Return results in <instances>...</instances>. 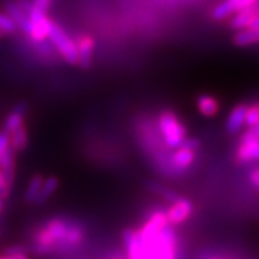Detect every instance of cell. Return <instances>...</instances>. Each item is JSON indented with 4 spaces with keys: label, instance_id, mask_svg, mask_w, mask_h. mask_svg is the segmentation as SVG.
I'll return each instance as SVG.
<instances>
[{
    "label": "cell",
    "instance_id": "obj_1",
    "mask_svg": "<svg viewBox=\"0 0 259 259\" xmlns=\"http://www.w3.org/2000/svg\"><path fill=\"white\" fill-rule=\"evenodd\" d=\"M85 239V230L78 224L65 219H51L36 232L33 237V250L38 255H48L53 251L72 250Z\"/></svg>",
    "mask_w": 259,
    "mask_h": 259
},
{
    "label": "cell",
    "instance_id": "obj_2",
    "mask_svg": "<svg viewBox=\"0 0 259 259\" xmlns=\"http://www.w3.org/2000/svg\"><path fill=\"white\" fill-rule=\"evenodd\" d=\"M159 130L168 148L176 150L187 139V128L176 114L164 110L159 115Z\"/></svg>",
    "mask_w": 259,
    "mask_h": 259
},
{
    "label": "cell",
    "instance_id": "obj_3",
    "mask_svg": "<svg viewBox=\"0 0 259 259\" xmlns=\"http://www.w3.org/2000/svg\"><path fill=\"white\" fill-rule=\"evenodd\" d=\"M48 38L55 45L65 62H68L72 66H78V52H77L75 41L69 37L68 33L55 21L52 23Z\"/></svg>",
    "mask_w": 259,
    "mask_h": 259
},
{
    "label": "cell",
    "instance_id": "obj_4",
    "mask_svg": "<svg viewBox=\"0 0 259 259\" xmlns=\"http://www.w3.org/2000/svg\"><path fill=\"white\" fill-rule=\"evenodd\" d=\"M28 16L32 21V33L31 38L36 42H40V41H44L45 38L49 36V32H51V27L53 21L47 16V12H42V11L37 10L32 4V8L28 12Z\"/></svg>",
    "mask_w": 259,
    "mask_h": 259
},
{
    "label": "cell",
    "instance_id": "obj_5",
    "mask_svg": "<svg viewBox=\"0 0 259 259\" xmlns=\"http://www.w3.org/2000/svg\"><path fill=\"white\" fill-rule=\"evenodd\" d=\"M192 213H193V204L191 200L180 197L170 205L169 209L165 211V215L169 225H180L191 217Z\"/></svg>",
    "mask_w": 259,
    "mask_h": 259
},
{
    "label": "cell",
    "instance_id": "obj_6",
    "mask_svg": "<svg viewBox=\"0 0 259 259\" xmlns=\"http://www.w3.org/2000/svg\"><path fill=\"white\" fill-rule=\"evenodd\" d=\"M75 45L78 52V66L82 70H88L93 64V53L96 48V41L90 34H79L75 40Z\"/></svg>",
    "mask_w": 259,
    "mask_h": 259
},
{
    "label": "cell",
    "instance_id": "obj_7",
    "mask_svg": "<svg viewBox=\"0 0 259 259\" xmlns=\"http://www.w3.org/2000/svg\"><path fill=\"white\" fill-rule=\"evenodd\" d=\"M246 110H247V103H238L229 113L225 123L226 133L229 135H235V134L241 133L243 127L246 126Z\"/></svg>",
    "mask_w": 259,
    "mask_h": 259
},
{
    "label": "cell",
    "instance_id": "obj_8",
    "mask_svg": "<svg viewBox=\"0 0 259 259\" xmlns=\"http://www.w3.org/2000/svg\"><path fill=\"white\" fill-rule=\"evenodd\" d=\"M6 12L10 15V17L15 21L17 29H20L28 37H31L32 33V21L24 11L21 10L16 4V2H11L6 4Z\"/></svg>",
    "mask_w": 259,
    "mask_h": 259
},
{
    "label": "cell",
    "instance_id": "obj_9",
    "mask_svg": "<svg viewBox=\"0 0 259 259\" xmlns=\"http://www.w3.org/2000/svg\"><path fill=\"white\" fill-rule=\"evenodd\" d=\"M194 157H196V151L181 144L180 147L176 148L174 154L170 155L169 160L172 167L176 170H185L191 167L194 161Z\"/></svg>",
    "mask_w": 259,
    "mask_h": 259
},
{
    "label": "cell",
    "instance_id": "obj_10",
    "mask_svg": "<svg viewBox=\"0 0 259 259\" xmlns=\"http://www.w3.org/2000/svg\"><path fill=\"white\" fill-rule=\"evenodd\" d=\"M235 163L246 164L259 161V142H239V146L234 155Z\"/></svg>",
    "mask_w": 259,
    "mask_h": 259
},
{
    "label": "cell",
    "instance_id": "obj_11",
    "mask_svg": "<svg viewBox=\"0 0 259 259\" xmlns=\"http://www.w3.org/2000/svg\"><path fill=\"white\" fill-rule=\"evenodd\" d=\"M28 113V105L25 102H19L15 105V107L10 111L7 118L4 119L3 130L11 134L15 128H17L21 124H24L25 115Z\"/></svg>",
    "mask_w": 259,
    "mask_h": 259
},
{
    "label": "cell",
    "instance_id": "obj_12",
    "mask_svg": "<svg viewBox=\"0 0 259 259\" xmlns=\"http://www.w3.org/2000/svg\"><path fill=\"white\" fill-rule=\"evenodd\" d=\"M15 154H16L15 150L10 146L0 156V169L3 172L4 179H6L10 187H12L15 180V164H16Z\"/></svg>",
    "mask_w": 259,
    "mask_h": 259
},
{
    "label": "cell",
    "instance_id": "obj_13",
    "mask_svg": "<svg viewBox=\"0 0 259 259\" xmlns=\"http://www.w3.org/2000/svg\"><path fill=\"white\" fill-rule=\"evenodd\" d=\"M196 106H197L198 113L204 115L205 118H213L220 113V102L217 98L210 94H201L198 96L197 101H196Z\"/></svg>",
    "mask_w": 259,
    "mask_h": 259
},
{
    "label": "cell",
    "instance_id": "obj_14",
    "mask_svg": "<svg viewBox=\"0 0 259 259\" xmlns=\"http://www.w3.org/2000/svg\"><path fill=\"white\" fill-rule=\"evenodd\" d=\"M259 12V8H256V6L250 8H246V10L239 11V12H235L233 15V17L230 19V28L235 29V31H241V29H246L249 28L251 24L252 19L256 16V14Z\"/></svg>",
    "mask_w": 259,
    "mask_h": 259
},
{
    "label": "cell",
    "instance_id": "obj_15",
    "mask_svg": "<svg viewBox=\"0 0 259 259\" xmlns=\"http://www.w3.org/2000/svg\"><path fill=\"white\" fill-rule=\"evenodd\" d=\"M259 42V29H251V28H246L241 29L234 34L233 37V44L238 48H246V47H251L254 44Z\"/></svg>",
    "mask_w": 259,
    "mask_h": 259
},
{
    "label": "cell",
    "instance_id": "obj_16",
    "mask_svg": "<svg viewBox=\"0 0 259 259\" xmlns=\"http://www.w3.org/2000/svg\"><path fill=\"white\" fill-rule=\"evenodd\" d=\"M60 187V180L56 176H49V178L44 179V183L41 185V189L38 192V196L36 198L34 204L36 205H42L48 201L49 198L56 193V191Z\"/></svg>",
    "mask_w": 259,
    "mask_h": 259
},
{
    "label": "cell",
    "instance_id": "obj_17",
    "mask_svg": "<svg viewBox=\"0 0 259 259\" xmlns=\"http://www.w3.org/2000/svg\"><path fill=\"white\" fill-rule=\"evenodd\" d=\"M29 143V137L25 124H21L17 128H15L10 134V146L15 150V152H21L27 148Z\"/></svg>",
    "mask_w": 259,
    "mask_h": 259
},
{
    "label": "cell",
    "instance_id": "obj_18",
    "mask_svg": "<svg viewBox=\"0 0 259 259\" xmlns=\"http://www.w3.org/2000/svg\"><path fill=\"white\" fill-rule=\"evenodd\" d=\"M44 179L45 178L41 174H36L32 176L24 193V201L27 204H34L38 196V192L41 189V185L44 183Z\"/></svg>",
    "mask_w": 259,
    "mask_h": 259
},
{
    "label": "cell",
    "instance_id": "obj_19",
    "mask_svg": "<svg viewBox=\"0 0 259 259\" xmlns=\"http://www.w3.org/2000/svg\"><path fill=\"white\" fill-rule=\"evenodd\" d=\"M148 188H150L154 193L159 194V196H161L164 200H167L168 202H172V204H174L176 200L180 198V196H179L176 192L170 191L169 188L164 187V185L161 184H157V183H150V184H148Z\"/></svg>",
    "mask_w": 259,
    "mask_h": 259
},
{
    "label": "cell",
    "instance_id": "obj_20",
    "mask_svg": "<svg viewBox=\"0 0 259 259\" xmlns=\"http://www.w3.org/2000/svg\"><path fill=\"white\" fill-rule=\"evenodd\" d=\"M259 122V102H252L247 105L246 110V126L252 127Z\"/></svg>",
    "mask_w": 259,
    "mask_h": 259
},
{
    "label": "cell",
    "instance_id": "obj_21",
    "mask_svg": "<svg viewBox=\"0 0 259 259\" xmlns=\"http://www.w3.org/2000/svg\"><path fill=\"white\" fill-rule=\"evenodd\" d=\"M16 24L15 21L10 17V15L6 12H0V31L3 32L4 34H12L16 31Z\"/></svg>",
    "mask_w": 259,
    "mask_h": 259
},
{
    "label": "cell",
    "instance_id": "obj_22",
    "mask_svg": "<svg viewBox=\"0 0 259 259\" xmlns=\"http://www.w3.org/2000/svg\"><path fill=\"white\" fill-rule=\"evenodd\" d=\"M226 2H228L230 8H232L233 14L246 10V8L254 7V6L259 3V0H226Z\"/></svg>",
    "mask_w": 259,
    "mask_h": 259
},
{
    "label": "cell",
    "instance_id": "obj_23",
    "mask_svg": "<svg viewBox=\"0 0 259 259\" xmlns=\"http://www.w3.org/2000/svg\"><path fill=\"white\" fill-rule=\"evenodd\" d=\"M254 140L259 142V122L255 126L249 127L241 137V142H254Z\"/></svg>",
    "mask_w": 259,
    "mask_h": 259
},
{
    "label": "cell",
    "instance_id": "obj_24",
    "mask_svg": "<svg viewBox=\"0 0 259 259\" xmlns=\"http://www.w3.org/2000/svg\"><path fill=\"white\" fill-rule=\"evenodd\" d=\"M10 192H11V187L7 184V181L4 179V175L0 169V198L4 200V198H7L10 196Z\"/></svg>",
    "mask_w": 259,
    "mask_h": 259
},
{
    "label": "cell",
    "instance_id": "obj_25",
    "mask_svg": "<svg viewBox=\"0 0 259 259\" xmlns=\"http://www.w3.org/2000/svg\"><path fill=\"white\" fill-rule=\"evenodd\" d=\"M8 147H10V134L2 128L0 130V156Z\"/></svg>",
    "mask_w": 259,
    "mask_h": 259
},
{
    "label": "cell",
    "instance_id": "obj_26",
    "mask_svg": "<svg viewBox=\"0 0 259 259\" xmlns=\"http://www.w3.org/2000/svg\"><path fill=\"white\" fill-rule=\"evenodd\" d=\"M4 254H10V255H19V254H28V250L25 249L24 246L21 245H15L10 246L7 249H4Z\"/></svg>",
    "mask_w": 259,
    "mask_h": 259
},
{
    "label": "cell",
    "instance_id": "obj_27",
    "mask_svg": "<svg viewBox=\"0 0 259 259\" xmlns=\"http://www.w3.org/2000/svg\"><path fill=\"white\" fill-rule=\"evenodd\" d=\"M249 181L252 187L259 191V168H254L249 172Z\"/></svg>",
    "mask_w": 259,
    "mask_h": 259
},
{
    "label": "cell",
    "instance_id": "obj_28",
    "mask_svg": "<svg viewBox=\"0 0 259 259\" xmlns=\"http://www.w3.org/2000/svg\"><path fill=\"white\" fill-rule=\"evenodd\" d=\"M51 2L52 0H32V4H33L37 10L42 11V12H47L49 6H51Z\"/></svg>",
    "mask_w": 259,
    "mask_h": 259
},
{
    "label": "cell",
    "instance_id": "obj_29",
    "mask_svg": "<svg viewBox=\"0 0 259 259\" xmlns=\"http://www.w3.org/2000/svg\"><path fill=\"white\" fill-rule=\"evenodd\" d=\"M0 259H31L28 254H19V255H10V254H0Z\"/></svg>",
    "mask_w": 259,
    "mask_h": 259
},
{
    "label": "cell",
    "instance_id": "obj_30",
    "mask_svg": "<svg viewBox=\"0 0 259 259\" xmlns=\"http://www.w3.org/2000/svg\"><path fill=\"white\" fill-rule=\"evenodd\" d=\"M106 259H127L126 255H122V254H111V255L106 256Z\"/></svg>",
    "mask_w": 259,
    "mask_h": 259
},
{
    "label": "cell",
    "instance_id": "obj_31",
    "mask_svg": "<svg viewBox=\"0 0 259 259\" xmlns=\"http://www.w3.org/2000/svg\"><path fill=\"white\" fill-rule=\"evenodd\" d=\"M3 206H4V204H3V200H2V198H0V211L3 210Z\"/></svg>",
    "mask_w": 259,
    "mask_h": 259
},
{
    "label": "cell",
    "instance_id": "obj_32",
    "mask_svg": "<svg viewBox=\"0 0 259 259\" xmlns=\"http://www.w3.org/2000/svg\"><path fill=\"white\" fill-rule=\"evenodd\" d=\"M3 36H6V34H4V33H3V32H2V31H0V38H2V37H3Z\"/></svg>",
    "mask_w": 259,
    "mask_h": 259
},
{
    "label": "cell",
    "instance_id": "obj_33",
    "mask_svg": "<svg viewBox=\"0 0 259 259\" xmlns=\"http://www.w3.org/2000/svg\"><path fill=\"white\" fill-rule=\"evenodd\" d=\"M209 259H219V258H209Z\"/></svg>",
    "mask_w": 259,
    "mask_h": 259
}]
</instances>
